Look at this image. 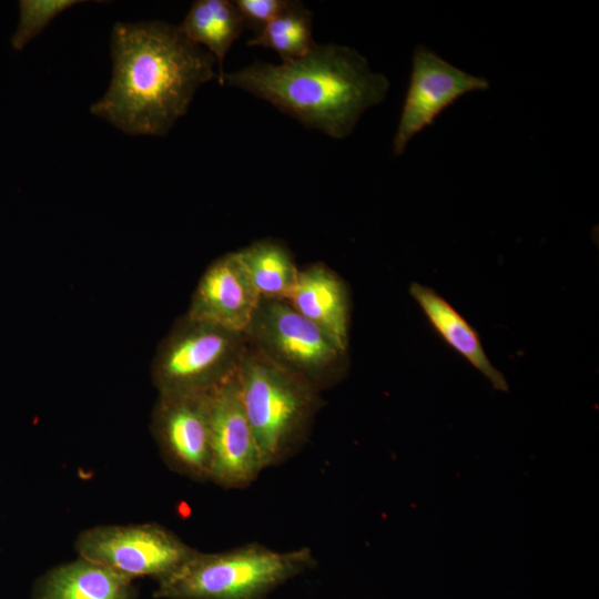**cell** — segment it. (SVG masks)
I'll return each mask as SVG.
<instances>
[{"instance_id":"6da1fadb","label":"cell","mask_w":599,"mask_h":599,"mask_svg":"<svg viewBox=\"0 0 599 599\" xmlns=\"http://www.w3.org/2000/svg\"><path fill=\"white\" fill-rule=\"evenodd\" d=\"M111 58L110 85L90 111L131 135H165L216 77L215 58L164 21L116 22Z\"/></svg>"},{"instance_id":"7a4b0ae2","label":"cell","mask_w":599,"mask_h":599,"mask_svg":"<svg viewBox=\"0 0 599 599\" xmlns=\"http://www.w3.org/2000/svg\"><path fill=\"white\" fill-rule=\"evenodd\" d=\"M223 84L262 99L308 129L345 139L361 115L382 103L389 81L374 72L355 49L315 44L305 55L280 64L255 61L225 73Z\"/></svg>"},{"instance_id":"3957f363","label":"cell","mask_w":599,"mask_h":599,"mask_svg":"<svg viewBox=\"0 0 599 599\" xmlns=\"http://www.w3.org/2000/svg\"><path fill=\"white\" fill-rule=\"evenodd\" d=\"M309 548L276 551L252 542L227 551L196 550L156 580V599H264L287 580L313 568Z\"/></svg>"},{"instance_id":"277c9868","label":"cell","mask_w":599,"mask_h":599,"mask_svg":"<svg viewBox=\"0 0 599 599\" xmlns=\"http://www.w3.org/2000/svg\"><path fill=\"white\" fill-rule=\"evenodd\" d=\"M243 407L264 469L293 455L319 409V390L247 341L237 372Z\"/></svg>"},{"instance_id":"5b68a950","label":"cell","mask_w":599,"mask_h":599,"mask_svg":"<svg viewBox=\"0 0 599 599\" xmlns=\"http://www.w3.org/2000/svg\"><path fill=\"white\" fill-rule=\"evenodd\" d=\"M246 347L245 333L185 314L156 348L152 382L159 394L210 393L237 375Z\"/></svg>"},{"instance_id":"8992f818","label":"cell","mask_w":599,"mask_h":599,"mask_svg":"<svg viewBox=\"0 0 599 599\" xmlns=\"http://www.w3.org/2000/svg\"><path fill=\"white\" fill-rule=\"evenodd\" d=\"M245 335L270 359L318 390L345 372L347 352L286 301L262 297Z\"/></svg>"},{"instance_id":"52a82bcc","label":"cell","mask_w":599,"mask_h":599,"mask_svg":"<svg viewBox=\"0 0 599 599\" xmlns=\"http://www.w3.org/2000/svg\"><path fill=\"white\" fill-rule=\"evenodd\" d=\"M74 549L78 557L132 579L155 580L174 571L196 551L156 522L95 526L78 535Z\"/></svg>"},{"instance_id":"ba28073f","label":"cell","mask_w":599,"mask_h":599,"mask_svg":"<svg viewBox=\"0 0 599 599\" xmlns=\"http://www.w3.org/2000/svg\"><path fill=\"white\" fill-rule=\"evenodd\" d=\"M211 443L210 480L224 488H244L264 469L246 417L237 375L207 394Z\"/></svg>"},{"instance_id":"9c48e42d","label":"cell","mask_w":599,"mask_h":599,"mask_svg":"<svg viewBox=\"0 0 599 599\" xmlns=\"http://www.w3.org/2000/svg\"><path fill=\"white\" fill-rule=\"evenodd\" d=\"M489 81L450 64L425 45H417L393 152L400 155L408 142L461 95L487 90Z\"/></svg>"},{"instance_id":"30bf717a","label":"cell","mask_w":599,"mask_h":599,"mask_svg":"<svg viewBox=\"0 0 599 599\" xmlns=\"http://www.w3.org/2000/svg\"><path fill=\"white\" fill-rule=\"evenodd\" d=\"M207 394H159L151 429L164 461L189 478L210 480Z\"/></svg>"},{"instance_id":"8fae6325","label":"cell","mask_w":599,"mask_h":599,"mask_svg":"<svg viewBox=\"0 0 599 599\" xmlns=\"http://www.w3.org/2000/svg\"><path fill=\"white\" fill-rule=\"evenodd\" d=\"M261 298L238 252H230L205 268L194 288L186 315L245 333Z\"/></svg>"},{"instance_id":"7c38bea8","label":"cell","mask_w":599,"mask_h":599,"mask_svg":"<svg viewBox=\"0 0 599 599\" xmlns=\"http://www.w3.org/2000/svg\"><path fill=\"white\" fill-rule=\"evenodd\" d=\"M286 302L347 352L349 293L344 280L334 271L321 263L300 270L295 287Z\"/></svg>"},{"instance_id":"4fadbf2b","label":"cell","mask_w":599,"mask_h":599,"mask_svg":"<svg viewBox=\"0 0 599 599\" xmlns=\"http://www.w3.org/2000/svg\"><path fill=\"white\" fill-rule=\"evenodd\" d=\"M134 579L78 557L40 576L31 599H136Z\"/></svg>"},{"instance_id":"5bb4252c","label":"cell","mask_w":599,"mask_h":599,"mask_svg":"<svg viewBox=\"0 0 599 599\" xmlns=\"http://www.w3.org/2000/svg\"><path fill=\"white\" fill-rule=\"evenodd\" d=\"M409 294L419 305L435 332L498 390H508L504 375L490 363L477 331L435 290L412 283Z\"/></svg>"},{"instance_id":"9a60e30c","label":"cell","mask_w":599,"mask_h":599,"mask_svg":"<svg viewBox=\"0 0 599 599\" xmlns=\"http://www.w3.org/2000/svg\"><path fill=\"white\" fill-rule=\"evenodd\" d=\"M179 28L190 41L205 47L215 58L220 70L217 78L223 85L225 55L245 28L244 19L234 1H194Z\"/></svg>"},{"instance_id":"2e32d148","label":"cell","mask_w":599,"mask_h":599,"mask_svg":"<svg viewBox=\"0 0 599 599\" xmlns=\"http://www.w3.org/2000/svg\"><path fill=\"white\" fill-rule=\"evenodd\" d=\"M237 252L261 297L287 301L300 270L284 244L265 238Z\"/></svg>"},{"instance_id":"e0dca14e","label":"cell","mask_w":599,"mask_h":599,"mask_svg":"<svg viewBox=\"0 0 599 599\" xmlns=\"http://www.w3.org/2000/svg\"><path fill=\"white\" fill-rule=\"evenodd\" d=\"M312 27V12L302 2L291 0L282 13L247 41V45L272 49L282 62L292 61L315 47Z\"/></svg>"},{"instance_id":"ac0fdd59","label":"cell","mask_w":599,"mask_h":599,"mask_svg":"<svg viewBox=\"0 0 599 599\" xmlns=\"http://www.w3.org/2000/svg\"><path fill=\"white\" fill-rule=\"evenodd\" d=\"M77 0H22L19 2L20 20L11 44L22 50L39 35L61 12L81 3Z\"/></svg>"},{"instance_id":"d6986e66","label":"cell","mask_w":599,"mask_h":599,"mask_svg":"<svg viewBox=\"0 0 599 599\" xmlns=\"http://www.w3.org/2000/svg\"><path fill=\"white\" fill-rule=\"evenodd\" d=\"M291 0H235L245 27H250L254 34L258 33L267 23L282 13Z\"/></svg>"}]
</instances>
